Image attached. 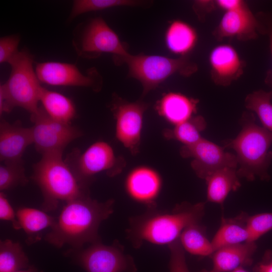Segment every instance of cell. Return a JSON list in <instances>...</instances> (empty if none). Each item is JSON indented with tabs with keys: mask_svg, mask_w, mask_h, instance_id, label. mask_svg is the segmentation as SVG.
Instances as JSON below:
<instances>
[{
	"mask_svg": "<svg viewBox=\"0 0 272 272\" xmlns=\"http://www.w3.org/2000/svg\"><path fill=\"white\" fill-rule=\"evenodd\" d=\"M264 28L247 4L236 10L225 12L213 34L218 40L235 37L241 41L256 39Z\"/></svg>",
	"mask_w": 272,
	"mask_h": 272,
	"instance_id": "obj_12",
	"label": "cell"
},
{
	"mask_svg": "<svg viewBox=\"0 0 272 272\" xmlns=\"http://www.w3.org/2000/svg\"><path fill=\"white\" fill-rule=\"evenodd\" d=\"M32 179L42 192V208L45 212L56 209L60 201L66 202L88 195L86 187L62 159V153L42 155L34 165Z\"/></svg>",
	"mask_w": 272,
	"mask_h": 272,
	"instance_id": "obj_4",
	"label": "cell"
},
{
	"mask_svg": "<svg viewBox=\"0 0 272 272\" xmlns=\"http://www.w3.org/2000/svg\"><path fill=\"white\" fill-rule=\"evenodd\" d=\"M72 45L77 54L86 59L96 58L103 53L111 54L113 59L129 54L126 45L101 17L78 24Z\"/></svg>",
	"mask_w": 272,
	"mask_h": 272,
	"instance_id": "obj_7",
	"label": "cell"
},
{
	"mask_svg": "<svg viewBox=\"0 0 272 272\" xmlns=\"http://www.w3.org/2000/svg\"><path fill=\"white\" fill-rule=\"evenodd\" d=\"M256 249L255 242L249 241L220 248L212 255L213 269L218 272H231L250 265Z\"/></svg>",
	"mask_w": 272,
	"mask_h": 272,
	"instance_id": "obj_17",
	"label": "cell"
},
{
	"mask_svg": "<svg viewBox=\"0 0 272 272\" xmlns=\"http://www.w3.org/2000/svg\"><path fill=\"white\" fill-rule=\"evenodd\" d=\"M34 60V55L27 48L19 51L8 63L11 66L8 80L0 86L13 109L19 107L31 114L39 109L42 88Z\"/></svg>",
	"mask_w": 272,
	"mask_h": 272,
	"instance_id": "obj_6",
	"label": "cell"
},
{
	"mask_svg": "<svg viewBox=\"0 0 272 272\" xmlns=\"http://www.w3.org/2000/svg\"><path fill=\"white\" fill-rule=\"evenodd\" d=\"M253 272H272V250H267L253 268Z\"/></svg>",
	"mask_w": 272,
	"mask_h": 272,
	"instance_id": "obj_37",
	"label": "cell"
},
{
	"mask_svg": "<svg viewBox=\"0 0 272 272\" xmlns=\"http://www.w3.org/2000/svg\"><path fill=\"white\" fill-rule=\"evenodd\" d=\"M113 60L117 65H127L128 76L141 82L144 94L155 89L173 75L188 77L198 70L197 64L187 55L174 58L158 55L129 53Z\"/></svg>",
	"mask_w": 272,
	"mask_h": 272,
	"instance_id": "obj_5",
	"label": "cell"
},
{
	"mask_svg": "<svg viewBox=\"0 0 272 272\" xmlns=\"http://www.w3.org/2000/svg\"><path fill=\"white\" fill-rule=\"evenodd\" d=\"M198 101L179 93L170 92L159 101L157 109L159 114L175 125L192 117L197 110Z\"/></svg>",
	"mask_w": 272,
	"mask_h": 272,
	"instance_id": "obj_18",
	"label": "cell"
},
{
	"mask_svg": "<svg viewBox=\"0 0 272 272\" xmlns=\"http://www.w3.org/2000/svg\"><path fill=\"white\" fill-rule=\"evenodd\" d=\"M242 129L233 139L227 140L224 148L232 149L236 153L239 177L248 181L256 177L267 180L268 168L272 160V132L255 123L252 113L244 112L241 120Z\"/></svg>",
	"mask_w": 272,
	"mask_h": 272,
	"instance_id": "obj_3",
	"label": "cell"
},
{
	"mask_svg": "<svg viewBox=\"0 0 272 272\" xmlns=\"http://www.w3.org/2000/svg\"><path fill=\"white\" fill-rule=\"evenodd\" d=\"M70 166L81 184L86 187L87 182L94 175L110 170L115 165L116 158L112 147L107 143L96 142L83 153L73 154Z\"/></svg>",
	"mask_w": 272,
	"mask_h": 272,
	"instance_id": "obj_13",
	"label": "cell"
},
{
	"mask_svg": "<svg viewBox=\"0 0 272 272\" xmlns=\"http://www.w3.org/2000/svg\"><path fill=\"white\" fill-rule=\"evenodd\" d=\"M146 3L132 0H76L73 2L68 20L71 21L80 15L90 12L121 6H143Z\"/></svg>",
	"mask_w": 272,
	"mask_h": 272,
	"instance_id": "obj_28",
	"label": "cell"
},
{
	"mask_svg": "<svg viewBox=\"0 0 272 272\" xmlns=\"http://www.w3.org/2000/svg\"><path fill=\"white\" fill-rule=\"evenodd\" d=\"M16 272H42L41 271H39L38 269H37L35 267L33 266H30L28 268L20 270Z\"/></svg>",
	"mask_w": 272,
	"mask_h": 272,
	"instance_id": "obj_39",
	"label": "cell"
},
{
	"mask_svg": "<svg viewBox=\"0 0 272 272\" xmlns=\"http://www.w3.org/2000/svg\"><path fill=\"white\" fill-rule=\"evenodd\" d=\"M237 168L226 167L220 169L206 179L207 196L209 201L222 205L229 193L241 186Z\"/></svg>",
	"mask_w": 272,
	"mask_h": 272,
	"instance_id": "obj_22",
	"label": "cell"
},
{
	"mask_svg": "<svg viewBox=\"0 0 272 272\" xmlns=\"http://www.w3.org/2000/svg\"><path fill=\"white\" fill-rule=\"evenodd\" d=\"M247 228L249 242H254L272 230V213H263L248 216Z\"/></svg>",
	"mask_w": 272,
	"mask_h": 272,
	"instance_id": "obj_31",
	"label": "cell"
},
{
	"mask_svg": "<svg viewBox=\"0 0 272 272\" xmlns=\"http://www.w3.org/2000/svg\"><path fill=\"white\" fill-rule=\"evenodd\" d=\"M206 126V121L202 116L199 115L192 117L189 119L175 125L172 131V136L184 144V146L191 145L202 138L200 133Z\"/></svg>",
	"mask_w": 272,
	"mask_h": 272,
	"instance_id": "obj_29",
	"label": "cell"
},
{
	"mask_svg": "<svg viewBox=\"0 0 272 272\" xmlns=\"http://www.w3.org/2000/svg\"><path fill=\"white\" fill-rule=\"evenodd\" d=\"M168 247L170 252V272H189L186 262L185 250L179 239L169 244Z\"/></svg>",
	"mask_w": 272,
	"mask_h": 272,
	"instance_id": "obj_32",
	"label": "cell"
},
{
	"mask_svg": "<svg viewBox=\"0 0 272 272\" xmlns=\"http://www.w3.org/2000/svg\"><path fill=\"white\" fill-rule=\"evenodd\" d=\"M215 2L216 6L225 12L237 10L246 4L241 0H218Z\"/></svg>",
	"mask_w": 272,
	"mask_h": 272,
	"instance_id": "obj_38",
	"label": "cell"
},
{
	"mask_svg": "<svg viewBox=\"0 0 272 272\" xmlns=\"http://www.w3.org/2000/svg\"><path fill=\"white\" fill-rule=\"evenodd\" d=\"M161 180L158 174L147 167L133 170L126 180V188L130 196L137 200L151 202L158 193Z\"/></svg>",
	"mask_w": 272,
	"mask_h": 272,
	"instance_id": "obj_19",
	"label": "cell"
},
{
	"mask_svg": "<svg viewBox=\"0 0 272 272\" xmlns=\"http://www.w3.org/2000/svg\"><path fill=\"white\" fill-rule=\"evenodd\" d=\"M225 148L201 138L196 143L183 146L180 151L184 158L192 157L191 165L197 176L206 179L216 171L226 167L237 168L235 155L225 152Z\"/></svg>",
	"mask_w": 272,
	"mask_h": 272,
	"instance_id": "obj_11",
	"label": "cell"
},
{
	"mask_svg": "<svg viewBox=\"0 0 272 272\" xmlns=\"http://www.w3.org/2000/svg\"><path fill=\"white\" fill-rule=\"evenodd\" d=\"M16 214L21 229L28 236L27 242L29 244L35 242V235L47 228H51L56 222L45 211L32 208H20Z\"/></svg>",
	"mask_w": 272,
	"mask_h": 272,
	"instance_id": "obj_24",
	"label": "cell"
},
{
	"mask_svg": "<svg viewBox=\"0 0 272 272\" xmlns=\"http://www.w3.org/2000/svg\"><path fill=\"white\" fill-rule=\"evenodd\" d=\"M179 239L184 250L191 254L207 256L212 255L215 252L205 229L199 223L187 227L181 233Z\"/></svg>",
	"mask_w": 272,
	"mask_h": 272,
	"instance_id": "obj_25",
	"label": "cell"
},
{
	"mask_svg": "<svg viewBox=\"0 0 272 272\" xmlns=\"http://www.w3.org/2000/svg\"><path fill=\"white\" fill-rule=\"evenodd\" d=\"M20 41L18 34H12L0 38V63H9L19 51L18 49Z\"/></svg>",
	"mask_w": 272,
	"mask_h": 272,
	"instance_id": "obj_33",
	"label": "cell"
},
{
	"mask_svg": "<svg viewBox=\"0 0 272 272\" xmlns=\"http://www.w3.org/2000/svg\"><path fill=\"white\" fill-rule=\"evenodd\" d=\"M272 91L259 90L248 94L245 99L247 109L254 112L263 127L272 132Z\"/></svg>",
	"mask_w": 272,
	"mask_h": 272,
	"instance_id": "obj_27",
	"label": "cell"
},
{
	"mask_svg": "<svg viewBox=\"0 0 272 272\" xmlns=\"http://www.w3.org/2000/svg\"><path fill=\"white\" fill-rule=\"evenodd\" d=\"M145 108L146 106L140 103L117 101L113 105L116 120V137L131 150L139 143Z\"/></svg>",
	"mask_w": 272,
	"mask_h": 272,
	"instance_id": "obj_15",
	"label": "cell"
},
{
	"mask_svg": "<svg viewBox=\"0 0 272 272\" xmlns=\"http://www.w3.org/2000/svg\"><path fill=\"white\" fill-rule=\"evenodd\" d=\"M35 70L40 83L58 86L81 87L98 91L102 78L95 67L83 74L75 64L47 61L37 63Z\"/></svg>",
	"mask_w": 272,
	"mask_h": 272,
	"instance_id": "obj_10",
	"label": "cell"
},
{
	"mask_svg": "<svg viewBox=\"0 0 272 272\" xmlns=\"http://www.w3.org/2000/svg\"><path fill=\"white\" fill-rule=\"evenodd\" d=\"M39 100L48 116L58 121L71 124L76 115L74 102L62 94L42 87Z\"/></svg>",
	"mask_w": 272,
	"mask_h": 272,
	"instance_id": "obj_23",
	"label": "cell"
},
{
	"mask_svg": "<svg viewBox=\"0 0 272 272\" xmlns=\"http://www.w3.org/2000/svg\"><path fill=\"white\" fill-rule=\"evenodd\" d=\"M33 144L30 127L20 121L10 123L2 119L0 123V159L4 163L23 162L27 148Z\"/></svg>",
	"mask_w": 272,
	"mask_h": 272,
	"instance_id": "obj_16",
	"label": "cell"
},
{
	"mask_svg": "<svg viewBox=\"0 0 272 272\" xmlns=\"http://www.w3.org/2000/svg\"><path fill=\"white\" fill-rule=\"evenodd\" d=\"M216 6L215 2L213 1H196L193 5V9L197 17L202 19L205 15L213 11Z\"/></svg>",
	"mask_w": 272,
	"mask_h": 272,
	"instance_id": "obj_36",
	"label": "cell"
},
{
	"mask_svg": "<svg viewBox=\"0 0 272 272\" xmlns=\"http://www.w3.org/2000/svg\"><path fill=\"white\" fill-rule=\"evenodd\" d=\"M198 39L195 29L181 20L172 21L165 35V42L167 49L172 53L187 56L194 48Z\"/></svg>",
	"mask_w": 272,
	"mask_h": 272,
	"instance_id": "obj_21",
	"label": "cell"
},
{
	"mask_svg": "<svg viewBox=\"0 0 272 272\" xmlns=\"http://www.w3.org/2000/svg\"><path fill=\"white\" fill-rule=\"evenodd\" d=\"M231 272H248L247 270H246L243 267H240L239 268H237L233 270H232Z\"/></svg>",
	"mask_w": 272,
	"mask_h": 272,
	"instance_id": "obj_40",
	"label": "cell"
},
{
	"mask_svg": "<svg viewBox=\"0 0 272 272\" xmlns=\"http://www.w3.org/2000/svg\"><path fill=\"white\" fill-rule=\"evenodd\" d=\"M77 260L86 272H137L133 258L124 252L118 241L112 245L91 244L80 251Z\"/></svg>",
	"mask_w": 272,
	"mask_h": 272,
	"instance_id": "obj_9",
	"label": "cell"
},
{
	"mask_svg": "<svg viewBox=\"0 0 272 272\" xmlns=\"http://www.w3.org/2000/svg\"><path fill=\"white\" fill-rule=\"evenodd\" d=\"M211 78L217 85L227 87L243 74L245 62L231 45L221 44L214 47L209 57Z\"/></svg>",
	"mask_w": 272,
	"mask_h": 272,
	"instance_id": "obj_14",
	"label": "cell"
},
{
	"mask_svg": "<svg viewBox=\"0 0 272 272\" xmlns=\"http://www.w3.org/2000/svg\"><path fill=\"white\" fill-rule=\"evenodd\" d=\"M0 219L11 222L14 229H21L18 220L16 213L3 192L0 193Z\"/></svg>",
	"mask_w": 272,
	"mask_h": 272,
	"instance_id": "obj_34",
	"label": "cell"
},
{
	"mask_svg": "<svg viewBox=\"0 0 272 272\" xmlns=\"http://www.w3.org/2000/svg\"><path fill=\"white\" fill-rule=\"evenodd\" d=\"M33 125L30 127L33 144L41 155L62 153L65 148L82 135L81 131L71 124L64 123L51 118L41 106L31 114Z\"/></svg>",
	"mask_w": 272,
	"mask_h": 272,
	"instance_id": "obj_8",
	"label": "cell"
},
{
	"mask_svg": "<svg viewBox=\"0 0 272 272\" xmlns=\"http://www.w3.org/2000/svg\"><path fill=\"white\" fill-rule=\"evenodd\" d=\"M198 272H218L216 271L215 270L212 269L211 270H207V269H202L200 271H199Z\"/></svg>",
	"mask_w": 272,
	"mask_h": 272,
	"instance_id": "obj_41",
	"label": "cell"
},
{
	"mask_svg": "<svg viewBox=\"0 0 272 272\" xmlns=\"http://www.w3.org/2000/svg\"><path fill=\"white\" fill-rule=\"evenodd\" d=\"M28 179L25 174L23 162L4 163L0 165V190H9L26 185Z\"/></svg>",
	"mask_w": 272,
	"mask_h": 272,
	"instance_id": "obj_30",
	"label": "cell"
},
{
	"mask_svg": "<svg viewBox=\"0 0 272 272\" xmlns=\"http://www.w3.org/2000/svg\"><path fill=\"white\" fill-rule=\"evenodd\" d=\"M65 203L45 240L57 248L67 244L76 249L101 242L99 227L112 214L114 201L99 202L86 195Z\"/></svg>",
	"mask_w": 272,
	"mask_h": 272,
	"instance_id": "obj_1",
	"label": "cell"
},
{
	"mask_svg": "<svg viewBox=\"0 0 272 272\" xmlns=\"http://www.w3.org/2000/svg\"><path fill=\"white\" fill-rule=\"evenodd\" d=\"M29 260L18 242L10 239L0 242V272H16L28 268Z\"/></svg>",
	"mask_w": 272,
	"mask_h": 272,
	"instance_id": "obj_26",
	"label": "cell"
},
{
	"mask_svg": "<svg viewBox=\"0 0 272 272\" xmlns=\"http://www.w3.org/2000/svg\"><path fill=\"white\" fill-rule=\"evenodd\" d=\"M257 18L263 25L265 33L268 36L269 48L272 57V15L261 13L258 14ZM265 82L272 88V69L267 73Z\"/></svg>",
	"mask_w": 272,
	"mask_h": 272,
	"instance_id": "obj_35",
	"label": "cell"
},
{
	"mask_svg": "<svg viewBox=\"0 0 272 272\" xmlns=\"http://www.w3.org/2000/svg\"><path fill=\"white\" fill-rule=\"evenodd\" d=\"M205 205L183 202L171 213L150 212L137 217L131 221L129 237L135 247L143 241L169 245L179 238L187 227L199 223L205 213Z\"/></svg>",
	"mask_w": 272,
	"mask_h": 272,
	"instance_id": "obj_2",
	"label": "cell"
},
{
	"mask_svg": "<svg viewBox=\"0 0 272 272\" xmlns=\"http://www.w3.org/2000/svg\"><path fill=\"white\" fill-rule=\"evenodd\" d=\"M248 216L247 213L241 212L235 217L222 218L221 225L211 240L215 251L224 246L249 241L247 228Z\"/></svg>",
	"mask_w": 272,
	"mask_h": 272,
	"instance_id": "obj_20",
	"label": "cell"
}]
</instances>
